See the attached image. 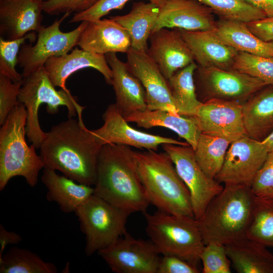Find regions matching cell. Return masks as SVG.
Listing matches in <instances>:
<instances>
[{"label":"cell","instance_id":"6da1fadb","mask_svg":"<svg viewBox=\"0 0 273 273\" xmlns=\"http://www.w3.org/2000/svg\"><path fill=\"white\" fill-rule=\"evenodd\" d=\"M103 145L84 125L82 117L52 127L40 149L44 168L58 170L75 181L95 185L99 155Z\"/></svg>","mask_w":273,"mask_h":273},{"label":"cell","instance_id":"7a4b0ae2","mask_svg":"<svg viewBox=\"0 0 273 273\" xmlns=\"http://www.w3.org/2000/svg\"><path fill=\"white\" fill-rule=\"evenodd\" d=\"M94 195L130 214L150 204L142 183L134 151L130 146L105 144L97 164Z\"/></svg>","mask_w":273,"mask_h":273},{"label":"cell","instance_id":"3957f363","mask_svg":"<svg viewBox=\"0 0 273 273\" xmlns=\"http://www.w3.org/2000/svg\"><path fill=\"white\" fill-rule=\"evenodd\" d=\"M255 199L250 187L224 185L198 220L205 245L225 246L246 238Z\"/></svg>","mask_w":273,"mask_h":273},{"label":"cell","instance_id":"277c9868","mask_svg":"<svg viewBox=\"0 0 273 273\" xmlns=\"http://www.w3.org/2000/svg\"><path fill=\"white\" fill-rule=\"evenodd\" d=\"M149 203L166 213L194 217L190 192L165 152L134 151Z\"/></svg>","mask_w":273,"mask_h":273},{"label":"cell","instance_id":"5b68a950","mask_svg":"<svg viewBox=\"0 0 273 273\" xmlns=\"http://www.w3.org/2000/svg\"><path fill=\"white\" fill-rule=\"evenodd\" d=\"M27 114L19 103L10 112L0 129V191L13 177H23L34 187L44 165L36 148L29 146L25 140Z\"/></svg>","mask_w":273,"mask_h":273},{"label":"cell","instance_id":"8992f818","mask_svg":"<svg viewBox=\"0 0 273 273\" xmlns=\"http://www.w3.org/2000/svg\"><path fill=\"white\" fill-rule=\"evenodd\" d=\"M55 87L44 66L23 77L18 101L26 111V135L36 149L40 148L47 133L39 123L38 110L41 105H47V111L50 114L57 113L60 106H65L68 118L76 115L82 117L84 109L68 89L57 90Z\"/></svg>","mask_w":273,"mask_h":273},{"label":"cell","instance_id":"52a82bcc","mask_svg":"<svg viewBox=\"0 0 273 273\" xmlns=\"http://www.w3.org/2000/svg\"><path fill=\"white\" fill-rule=\"evenodd\" d=\"M143 214L147 234L160 254L175 256L197 265L205 245L194 217L158 210Z\"/></svg>","mask_w":273,"mask_h":273},{"label":"cell","instance_id":"ba28073f","mask_svg":"<svg viewBox=\"0 0 273 273\" xmlns=\"http://www.w3.org/2000/svg\"><path fill=\"white\" fill-rule=\"evenodd\" d=\"M85 237L86 255L106 248L126 232L130 213L95 195L75 212Z\"/></svg>","mask_w":273,"mask_h":273},{"label":"cell","instance_id":"9c48e42d","mask_svg":"<svg viewBox=\"0 0 273 273\" xmlns=\"http://www.w3.org/2000/svg\"><path fill=\"white\" fill-rule=\"evenodd\" d=\"M69 15L65 14L51 25L47 27L42 26L37 31V38L34 45L25 43L22 45L18 55V64L22 69L23 77L43 67L51 57L66 54L77 46L87 21L81 22L73 30L62 32L60 29V24Z\"/></svg>","mask_w":273,"mask_h":273},{"label":"cell","instance_id":"30bf717a","mask_svg":"<svg viewBox=\"0 0 273 273\" xmlns=\"http://www.w3.org/2000/svg\"><path fill=\"white\" fill-rule=\"evenodd\" d=\"M172 160L179 176L187 187L195 219L203 215L210 202L223 187L215 178L209 177L198 164L191 146L172 144L161 145Z\"/></svg>","mask_w":273,"mask_h":273},{"label":"cell","instance_id":"8fae6325","mask_svg":"<svg viewBox=\"0 0 273 273\" xmlns=\"http://www.w3.org/2000/svg\"><path fill=\"white\" fill-rule=\"evenodd\" d=\"M98 253L116 273H157L160 258L151 240L136 239L127 232Z\"/></svg>","mask_w":273,"mask_h":273},{"label":"cell","instance_id":"7c38bea8","mask_svg":"<svg viewBox=\"0 0 273 273\" xmlns=\"http://www.w3.org/2000/svg\"><path fill=\"white\" fill-rule=\"evenodd\" d=\"M268 152L262 141L247 135L232 142L222 167L215 179L224 185L250 187Z\"/></svg>","mask_w":273,"mask_h":273},{"label":"cell","instance_id":"4fadbf2b","mask_svg":"<svg viewBox=\"0 0 273 273\" xmlns=\"http://www.w3.org/2000/svg\"><path fill=\"white\" fill-rule=\"evenodd\" d=\"M194 74L209 99H220L242 104L267 85L257 78L233 69L200 67Z\"/></svg>","mask_w":273,"mask_h":273},{"label":"cell","instance_id":"5bb4252c","mask_svg":"<svg viewBox=\"0 0 273 273\" xmlns=\"http://www.w3.org/2000/svg\"><path fill=\"white\" fill-rule=\"evenodd\" d=\"M191 118L201 133L228 138L233 141L247 135L242 115V104L220 99L202 102Z\"/></svg>","mask_w":273,"mask_h":273},{"label":"cell","instance_id":"9a60e30c","mask_svg":"<svg viewBox=\"0 0 273 273\" xmlns=\"http://www.w3.org/2000/svg\"><path fill=\"white\" fill-rule=\"evenodd\" d=\"M103 125L92 130L102 145L117 144L156 151L158 147L164 144L190 146L187 142L149 134L131 127L119 112L115 104L108 105L103 114Z\"/></svg>","mask_w":273,"mask_h":273},{"label":"cell","instance_id":"2e32d148","mask_svg":"<svg viewBox=\"0 0 273 273\" xmlns=\"http://www.w3.org/2000/svg\"><path fill=\"white\" fill-rule=\"evenodd\" d=\"M126 54L129 70L145 89L147 109L165 110L178 114L167 79L147 53L130 47Z\"/></svg>","mask_w":273,"mask_h":273},{"label":"cell","instance_id":"e0dca14e","mask_svg":"<svg viewBox=\"0 0 273 273\" xmlns=\"http://www.w3.org/2000/svg\"><path fill=\"white\" fill-rule=\"evenodd\" d=\"M147 51L168 79L194 62L193 54L179 29L161 28L152 33Z\"/></svg>","mask_w":273,"mask_h":273},{"label":"cell","instance_id":"ac0fdd59","mask_svg":"<svg viewBox=\"0 0 273 273\" xmlns=\"http://www.w3.org/2000/svg\"><path fill=\"white\" fill-rule=\"evenodd\" d=\"M216 23L210 9L195 0H165L153 28L212 30Z\"/></svg>","mask_w":273,"mask_h":273},{"label":"cell","instance_id":"d6986e66","mask_svg":"<svg viewBox=\"0 0 273 273\" xmlns=\"http://www.w3.org/2000/svg\"><path fill=\"white\" fill-rule=\"evenodd\" d=\"M105 55L112 72L115 105L119 112L125 118L147 110L145 89L139 79L130 71L127 63L120 60L115 53Z\"/></svg>","mask_w":273,"mask_h":273},{"label":"cell","instance_id":"ffe728a7","mask_svg":"<svg viewBox=\"0 0 273 273\" xmlns=\"http://www.w3.org/2000/svg\"><path fill=\"white\" fill-rule=\"evenodd\" d=\"M179 30L200 67L232 69L238 51L223 42L214 30Z\"/></svg>","mask_w":273,"mask_h":273},{"label":"cell","instance_id":"44dd1931","mask_svg":"<svg viewBox=\"0 0 273 273\" xmlns=\"http://www.w3.org/2000/svg\"><path fill=\"white\" fill-rule=\"evenodd\" d=\"M44 67L55 86L68 89L66 81L73 73L84 68L97 70L104 76L108 84L112 85V72L105 55L88 52L75 48L70 53L52 57Z\"/></svg>","mask_w":273,"mask_h":273},{"label":"cell","instance_id":"7402d4cb","mask_svg":"<svg viewBox=\"0 0 273 273\" xmlns=\"http://www.w3.org/2000/svg\"><path fill=\"white\" fill-rule=\"evenodd\" d=\"M77 46L84 50L102 55L125 53L131 47L129 34L112 19L87 21Z\"/></svg>","mask_w":273,"mask_h":273},{"label":"cell","instance_id":"603a6c76","mask_svg":"<svg viewBox=\"0 0 273 273\" xmlns=\"http://www.w3.org/2000/svg\"><path fill=\"white\" fill-rule=\"evenodd\" d=\"M42 3L36 0H0L1 34L7 39L22 37L41 27Z\"/></svg>","mask_w":273,"mask_h":273},{"label":"cell","instance_id":"cb8c5ba5","mask_svg":"<svg viewBox=\"0 0 273 273\" xmlns=\"http://www.w3.org/2000/svg\"><path fill=\"white\" fill-rule=\"evenodd\" d=\"M41 180L48 190L47 200L56 203L65 213L75 212L94 193L91 186L78 183L47 168H43Z\"/></svg>","mask_w":273,"mask_h":273},{"label":"cell","instance_id":"d4e9b609","mask_svg":"<svg viewBox=\"0 0 273 273\" xmlns=\"http://www.w3.org/2000/svg\"><path fill=\"white\" fill-rule=\"evenodd\" d=\"M160 6L149 2L134 3L130 12L123 15L110 17L127 31L131 48L147 52L148 41L157 20Z\"/></svg>","mask_w":273,"mask_h":273},{"label":"cell","instance_id":"484cf974","mask_svg":"<svg viewBox=\"0 0 273 273\" xmlns=\"http://www.w3.org/2000/svg\"><path fill=\"white\" fill-rule=\"evenodd\" d=\"M238 273H273V254L263 244L247 237L225 246Z\"/></svg>","mask_w":273,"mask_h":273},{"label":"cell","instance_id":"4316f807","mask_svg":"<svg viewBox=\"0 0 273 273\" xmlns=\"http://www.w3.org/2000/svg\"><path fill=\"white\" fill-rule=\"evenodd\" d=\"M127 122L135 123L139 127L149 129L162 126L170 129L184 139L194 150L201 133L194 121L190 117L173 114L162 109L146 110L124 118Z\"/></svg>","mask_w":273,"mask_h":273},{"label":"cell","instance_id":"83f0119b","mask_svg":"<svg viewBox=\"0 0 273 273\" xmlns=\"http://www.w3.org/2000/svg\"><path fill=\"white\" fill-rule=\"evenodd\" d=\"M242 115L247 135L263 140L273 129V89L253 95L242 103Z\"/></svg>","mask_w":273,"mask_h":273},{"label":"cell","instance_id":"f1b7e54d","mask_svg":"<svg viewBox=\"0 0 273 273\" xmlns=\"http://www.w3.org/2000/svg\"><path fill=\"white\" fill-rule=\"evenodd\" d=\"M214 30L223 42L238 52L273 57V48L270 43L254 35L245 22L223 19L216 23Z\"/></svg>","mask_w":273,"mask_h":273},{"label":"cell","instance_id":"f546056e","mask_svg":"<svg viewBox=\"0 0 273 273\" xmlns=\"http://www.w3.org/2000/svg\"><path fill=\"white\" fill-rule=\"evenodd\" d=\"M197 67L193 62L167 79L176 111L182 116L195 115L202 103L198 98L194 80V73Z\"/></svg>","mask_w":273,"mask_h":273},{"label":"cell","instance_id":"4dcf8cb0","mask_svg":"<svg viewBox=\"0 0 273 273\" xmlns=\"http://www.w3.org/2000/svg\"><path fill=\"white\" fill-rule=\"evenodd\" d=\"M232 140L222 136L201 133L196 149V159L205 173L215 178L223 164Z\"/></svg>","mask_w":273,"mask_h":273},{"label":"cell","instance_id":"1f68e13d","mask_svg":"<svg viewBox=\"0 0 273 273\" xmlns=\"http://www.w3.org/2000/svg\"><path fill=\"white\" fill-rule=\"evenodd\" d=\"M56 266L24 248H11L0 258L1 273H56Z\"/></svg>","mask_w":273,"mask_h":273},{"label":"cell","instance_id":"d6a6232c","mask_svg":"<svg viewBox=\"0 0 273 273\" xmlns=\"http://www.w3.org/2000/svg\"><path fill=\"white\" fill-rule=\"evenodd\" d=\"M246 237L273 247V197H255Z\"/></svg>","mask_w":273,"mask_h":273},{"label":"cell","instance_id":"836d02e7","mask_svg":"<svg viewBox=\"0 0 273 273\" xmlns=\"http://www.w3.org/2000/svg\"><path fill=\"white\" fill-rule=\"evenodd\" d=\"M221 16L223 19L245 23L267 17L257 8L243 0H195Z\"/></svg>","mask_w":273,"mask_h":273},{"label":"cell","instance_id":"e575fe53","mask_svg":"<svg viewBox=\"0 0 273 273\" xmlns=\"http://www.w3.org/2000/svg\"><path fill=\"white\" fill-rule=\"evenodd\" d=\"M36 38L34 32L15 39L0 38V75L5 76L13 82L23 81L22 74L19 73L16 66L18 64V55L22 45L26 40L32 41Z\"/></svg>","mask_w":273,"mask_h":273},{"label":"cell","instance_id":"d590c367","mask_svg":"<svg viewBox=\"0 0 273 273\" xmlns=\"http://www.w3.org/2000/svg\"><path fill=\"white\" fill-rule=\"evenodd\" d=\"M232 69L273 85V57L238 52Z\"/></svg>","mask_w":273,"mask_h":273},{"label":"cell","instance_id":"8d00e7d4","mask_svg":"<svg viewBox=\"0 0 273 273\" xmlns=\"http://www.w3.org/2000/svg\"><path fill=\"white\" fill-rule=\"evenodd\" d=\"M199 258L203 264V273L231 272V262L225 245L218 243L206 244Z\"/></svg>","mask_w":273,"mask_h":273},{"label":"cell","instance_id":"74e56055","mask_svg":"<svg viewBox=\"0 0 273 273\" xmlns=\"http://www.w3.org/2000/svg\"><path fill=\"white\" fill-rule=\"evenodd\" d=\"M130 0H100L90 9L79 13H75L70 20L71 23L92 21L101 19L115 10H121ZM160 7L165 0H148Z\"/></svg>","mask_w":273,"mask_h":273},{"label":"cell","instance_id":"f35d334b","mask_svg":"<svg viewBox=\"0 0 273 273\" xmlns=\"http://www.w3.org/2000/svg\"><path fill=\"white\" fill-rule=\"evenodd\" d=\"M22 84L13 82L9 78L0 75V124L5 122L10 112L20 103L18 96Z\"/></svg>","mask_w":273,"mask_h":273},{"label":"cell","instance_id":"ab89813d","mask_svg":"<svg viewBox=\"0 0 273 273\" xmlns=\"http://www.w3.org/2000/svg\"><path fill=\"white\" fill-rule=\"evenodd\" d=\"M250 187L255 197H273V151L268 152Z\"/></svg>","mask_w":273,"mask_h":273},{"label":"cell","instance_id":"60d3db41","mask_svg":"<svg viewBox=\"0 0 273 273\" xmlns=\"http://www.w3.org/2000/svg\"><path fill=\"white\" fill-rule=\"evenodd\" d=\"M100 0H46L42 3L43 12L51 15L79 13L94 6Z\"/></svg>","mask_w":273,"mask_h":273},{"label":"cell","instance_id":"b9f144b4","mask_svg":"<svg viewBox=\"0 0 273 273\" xmlns=\"http://www.w3.org/2000/svg\"><path fill=\"white\" fill-rule=\"evenodd\" d=\"M196 265L178 257L163 255L160 258L157 273H199Z\"/></svg>","mask_w":273,"mask_h":273},{"label":"cell","instance_id":"7bdbcfd3","mask_svg":"<svg viewBox=\"0 0 273 273\" xmlns=\"http://www.w3.org/2000/svg\"><path fill=\"white\" fill-rule=\"evenodd\" d=\"M249 29L261 40L273 41V17L246 23Z\"/></svg>","mask_w":273,"mask_h":273},{"label":"cell","instance_id":"ee69618b","mask_svg":"<svg viewBox=\"0 0 273 273\" xmlns=\"http://www.w3.org/2000/svg\"><path fill=\"white\" fill-rule=\"evenodd\" d=\"M22 240L21 236L12 231H7L4 226L0 224V258L3 255V252L8 244H18Z\"/></svg>","mask_w":273,"mask_h":273},{"label":"cell","instance_id":"f6af8a7d","mask_svg":"<svg viewBox=\"0 0 273 273\" xmlns=\"http://www.w3.org/2000/svg\"><path fill=\"white\" fill-rule=\"evenodd\" d=\"M263 12L267 17H273V0H243Z\"/></svg>","mask_w":273,"mask_h":273},{"label":"cell","instance_id":"bcb514c9","mask_svg":"<svg viewBox=\"0 0 273 273\" xmlns=\"http://www.w3.org/2000/svg\"><path fill=\"white\" fill-rule=\"evenodd\" d=\"M262 142L268 152L273 151V129Z\"/></svg>","mask_w":273,"mask_h":273},{"label":"cell","instance_id":"7dc6e473","mask_svg":"<svg viewBox=\"0 0 273 273\" xmlns=\"http://www.w3.org/2000/svg\"><path fill=\"white\" fill-rule=\"evenodd\" d=\"M271 45V46L273 48V41H271V42H269Z\"/></svg>","mask_w":273,"mask_h":273},{"label":"cell","instance_id":"c3c4849f","mask_svg":"<svg viewBox=\"0 0 273 273\" xmlns=\"http://www.w3.org/2000/svg\"><path fill=\"white\" fill-rule=\"evenodd\" d=\"M36 1H38L39 2H41V3H42L43 2H44V1H45L46 0H36Z\"/></svg>","mask_w":273,"mask_h":273}]
</instances>
